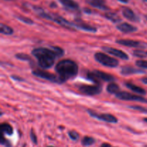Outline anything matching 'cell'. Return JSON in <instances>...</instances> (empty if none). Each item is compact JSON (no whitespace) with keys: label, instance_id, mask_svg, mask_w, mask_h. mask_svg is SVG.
Returning a JSON list of instances; mask_svg holds the SVG:
<instances>
[{"label":"cell","instance_id":"cell-19","mask_svg":"<svg viewBox=\"0 0 147 147\" xmlns=\"http://www.w3.org/2000/svg\"><path fill=\"white\" fill-rule=\"evenodd\" d=\"M1 130L2 133L11 136L13 134V128L10 124L7 123H1Z\"/></svg>","mask_w":147,"mask_h":147},{"label":"cell","instance_id":"cell-24","mask_svg":"<svg viewBox=\"0 0 147 147\" xmlns=\"http://www.w3.org/2000/svg\"><path fill=\"white\" fill-rule=\"evenodd\" d=\"M16 18L17 19L20 21L22 22L25 23V24H34V22H33L32 20H31L30 18H28L27 17H24V16H22V15H17L16 16Z\"/></svg>","mask_w":147,"mask_h":147},{"label":"cell","instance_id":"cell-15","mask_svg":"<svg viewBox=\"0 0 147 147\" xmlns=\"http://www.w3.org/2000/svg\"><path fill=\"white\" fill-rule=\"evenodd\" d=\"M33 10L34 11V12L37 14L38 16H40V17L43 19H45L47 20H51L53 18V14L51 13L47 12L46 11H45L42 7H37V6H34L33 7Z\"/></svg>","mask_w":147,"mask_h":147},{"label":"cell","instance_id":"cell-30","mask_svg":"<svg viewBox=\"0 0 147 147\" xmlns=\"http://www.w3.org/2000/svg\"><path fill=\"white\" fill-rule=\"evenodd\" d=\"M30 139H31L32 142L34 144H37V136H36L35 133L33 131V130H31L30 134Z\"/></svg>","mask_w":147,"mask_h":147},{"label":"cell","instance_id":"cell-34","mask_svg":"<svg viewBox=\"0 0 147 147\" xmlns=\"http://www.w3.org/2000/svg\"><path fill=\"white\" fill-rule=\"evenodd\" d=\"M142 83H144V84L147 85V77L143 78L142 79Z\"/></svg>","mask_w":147,"mask_h":147},{"label":"cell","instance_id":"cell-14","mask_svg":"<svg viewBox=\"0 0 147 147\" xmlns=\"http://www.w3.org/2000/svg\"><path fill=\"white\" fill-rule=\"evenodd\" d=\"M144 70H140V69H136L131 66L126 65L123 66L121 70V73L123 76H130V75L139 74V73H144Z\"/></svg>","mask_w":147,"mask_h":147},{"label":"cell","instance_id":"cell-12","mask_svg":"<svg viewBox=\"0 0 147 147\" xmlns=\"http://www.w3.org/2000/svg\"><path fill=\"white\" fill-rule=\"evenodd\" d=\"M122 14H123V17L125 18H126L127 20H129V21L131 22H139V18L136 14H135L134 11L130 9L129 7H124L122 8Z\"/></svg>","mask_w":147,"mask_h":147},{"label":"cell","instance_id":"cell-3","mask_svg":"<svg viewBox=\"0 0 147 147\" xmlns=\"http://www.w3.org/2000/svg\"><path fill=\"white\" fill-rule=\"evenodd\" d=\"M88 78L90 79L93 83H98V84L100 81L112 82L115 80L114 77L113 76L108 74L105 72L100 71V70H93V71L88 72Z\"/></svg>","mask_w":147,"mask_h":147},{"label":"cell","instance_id":"cell-27","mask_svg":"<svg viewBox=\"0 0 147 147\" xmlns=\"http://www.w3.org/2000/svg\"><path fill=\"white\" fill-rule=\"evenodd\" d=\"M133 55L135 57H140V58H144L147 56L146 52L142 51V50H135V51H134Z\"/></svg>","mask_w":147,"mask_h":147},{"label":"cell","instance_id":"cell-38","mask_svg":"<svg viewBox=\"0 0 147 147\" xmlns=\"http://www.w3.org/2000/svg\"><path fill=\"white\" fill-rule=\"evenodd\" d=\"M47 147H54V146H47Z\"/></svg>","mask_w":147,"mask_h":147},{"label":"cell","instance_id":"cell-7","mask_svg":"<svg viewBox=\"0 0 147 147\" xmlns=\"http://www.w3.org/2000/svg\"><path fill=\"white\" fill-rule=\"evenodd\" d=\"M32 73L34 76H37V77L45 79V80H49V81L50 82H53V83H61L59 77L56 76L55 75L53 74V73H49V72L45 71V70L37 69V70H33Z\"/></svg>","mask_w":147,"mask_h":147},{"label":"cell","instance_id":"cell-17","mask_svg":"<svg viewBox=\"0 0 147 147\" xmlns=\"http://www.w3.org/2000/svg\"><path fill=\"white\" fill-rule=\"evenodd\" d=\"M88 3L96 8L102 10H109V7L106 5V0H88Z\"/></svg>","mask_w":147,"mask_h":147},{"label":"cell","instance_id":"cell-1","mask_svg":"<svg viewBox=\"0 0 147 147\" xmlns=\"http://www.w3.org/2000/svg\"><path fill=\"white\" fill-rule=\"evenodd\" d=\"M32 54L37 60L38 64L42 68L48 69L54 65L55 59L59 57L53 47L50 48L37 47L32 51Z\"/></svg>","mask_w":147,"mask_h":147},{"label":"cell","instance_id":"cell-32","mask_svg":"<svg viewBox=\"0 0 147 147\" xmlns=\"http://www.w3.org/2000/svg\"><path fill=\"white\" fill-rule=\"evenodd\" d=\"M11 78L13 79V80H17V81H24V79L22 78H20V77H19V76H12Z\"/></svg>","mask_w":147,"mask_h":147},{"label":"cell","instance_id":"cell-18","mask_svg":"<svg viewBox=\"0 0 147 147\" xmlns=\"http://www.w3.org/2000/svg\"><path fill=\"white\" fill-rule=\"evenodd\" d=\"M124 84H125V86L128 88L130 89V90H132V91L135 92V93H139V94H141V95L146 94V91H145L144 89L142 88H141V87H139V86H136V85L133 84V83H125Z\"/></svg>","mask_w":147,"mask_h":147},{"label":"cell","instance_id":"cell-16","mask_svg":"<svg viewBox=\"0 0 147 147\" xmlns=\"http://www.w3.org/2000/svg\"><path fill=\"white\" fill-rule=\"evenodd\" d=\"M66 9L73 11L79 9V4L74 0H58Z\"/></svg>","mask_w":147,"mask_h":147},{"label":"cell","instance_id":"cell-36","mask_svg":"<svg viewBox=\"0 0 147 147\" xmlns=\"http://www.w3.org/2000/svg\"><path fill=\"white\" fill-rule=\"evenodd\" d=\"M144 121L147 123V118H145V119H144Z\"/></svg>","mask_w":147,"mask_h":147},{"label":"cell","instance_id":"cell-23","mask_svg":"<svg viewBox=\"0 0 147 147\" xmlns=\"http://www.w3.org/2000/svg\"><path fill=\"white\" fill-rule=\"evenodd\" d=\"M95 142H96L95 139L93 137H90V136H85L82 139V144L85 146H90V145L93 144Z\"/></svg>","mask_w":147,"mask_h":147},{"label":"cell","instance_id":"cell-28","mask_svg":"<svg viewBox=\"0 0 147 147\" xmlns=\"http://www.w3.org/2000/svg\"><path fill=\"white\" fill-rule=\"evenodd\" d=\"M136 65L139 67L143 69H147V61L144 60H139L136 62Z\"/></svg>","mask_w":147,"mask_h":147},{"label":"cell","instance_id":"cell-29","mask_svg":"<svg viewBox=\"0 0 147 147\" xmlns=\"http://www.w3.org/2000/svg\"><path fill=\"white\" fill-rule=\"evenodd\" d=\"M129 108H131V109H134V110L144 112V113H147V109L144 107H142V106H129Z\"/></svg>","mask_w":147,"mask_h":147},{"label":"cell","instance_id":"cell-25","mask_svg":"<svg viewBox=\"0 0 147 147\" xmlns=\"http://www.w3.org/2000/svg\"><path fill=\"white\" fill-rule=\"evenodd\" d=\"M15 57H17V59H19V60H24V61H29V60H31L30 56L24 54V53H19V54L16 55Z\"/></svg>","mask_w":147,"mask_h":147},{"label":"cell","instance_id":"cell-33","mask_svg":"<svg viewBox=\"0 0 147 147\" xmlns=\"http://www.w3.org/2000/svg\"><path fill=\"white\" fill-rule=\"evenodd\" d=\"M100 147H112V146H111V145L109 144L103 143V144H102L101 146H100Z\"/></svg>","mask_w":147,"mask_h":147},{"label":"cell","instance_id":"cell-41","mask_svg":"<svg viewBox=\"0 0 147 147\" xmlns=\"http://www.w3.org/2000/svg\"><path fill=\"white\" fill-rule=\"evenodd\" d=\"M146 55H147V52H146Z\"/></svg>","mask_w":147,"mask_h":147},{"label":"cell","instance_id":"cell-31","mask_svg":"<svg viewBox=\"0 0 147 147\" xmlns=\"http://www.w3.org/2000/svg\"><path fill=\"white\" fill-rule=\"evenodd\" d=\"M1 144L4 145V146L6 147H11V144L9 142L7 139H6L4 136H2L1 137Z\"/></svg>","mask_w":147,"mask_h":147},{"label":"cell","instance_id":"cell-11","mask_svg":"<svg viewBox=\"0 0 147 147\" xmlns=\"http://www.w3.org/2000/svg\"><path fill=\"white\" fill-rule=\"evenodd\" d=\"M73 27L76 29L89 32H97V29L96 27H93L88 24H86L84 22H82L80 20H76V22L73 23Z\"/></svg>","mask_w":147,"mask_h":147},{"label":"cell","instance_id":"cell-6","mask_svg":"<svg viewBox=\"0 0 147 147\" xmlns=\"http://www.w3.org/2000/svg\"><path fill=\"white\" fill-rule=\"evenodd\" d=\"M79 90L82 93L87 96H96L102 91V87L100 84L94 85H83L79 88Z\"/></svg>","mask_w":147,"mask_h":147},{"label":"cell","instance_id":"cell-22","mask_svg":"<svg viewBox=\"0 0 147 147\" xmlns=\"http://www.w3.org/2000/svg\"><path fill=\"white\" fill-rule=\"evenodd\" d=\"M107 91L111 94H117L119 92H120V88L116 83H111L107 86Z\"/></svg>","mask_w":147,"mask_h":147},{"label":"cell","instance_id":"cell-37","mask_svg":"<svg viewBox=\"0 0 147 147\" xmlns=\"http://www.w3.org/2000/svg\"><path fill=\"white\" fill-rule=\"evenodd\" d=\"M145 18H146V20H147V14H146V15H145Z\"/></svg>","mask_w":147,"mask_h":147},{"label":"cell","instance_id":"cell-8","mask_svg":"<svg viewBox=\"0 0 147 147\" xmlns=\"http://www.w3.org/2000/svg\"><path fill=\"white\" fill-rule=\"evenodd\" d=\"M116 96L117 98L123 100H134V101H139L142 103H147V99L142 96H137V95L131 94L128 92L120 91L116 94Z\"/></svg>","mask_w":147,"mask_h":147},{"label":"cell","instance_id":"cell-5","mask_svg":"<svg viewBox=\"0 0 147 147\" xmlns=\"http://www.w3.org/2000/svg\"><path fill=\"white\" fill-rule=\"evenodd\" d=\"M88 113H89V115L91 117L98 119L100 121L113 123H116L118 122L117 118L116 116H113L112 114H109V113H98L92 110H88Z\"/></svg>","mask_w":147,"mask_h":147},{"label":"cell","instance_id":"cell-4","mask_svg":"<svg viewBox=\"0 0 147 147\" xmlns=\"http://www.w3.org/2000/svg\"><path fill=\"white\" fill-rule=\"evenodd\" d=\"M98 63L106 67H116L119 65V61L113 57L107 55L103 53H96L94 55Z\"/></svg>","mask_w":147,"mask_h":147},{"label":"cell","instance_id":"cell-40","mask_svg":"<svg viewBox=\"0 0 147 147\" xmlns=\"http://www.w3.org/2000/svg\"><path fill=\"white\" fill-rule=\"evenodd\" d=\"M144 1H147V0H144Z\"/></svg>","mask_w":147,"mask_h":147},{"label":"cell","instance_id":"cell-26","mask_svg":"<svg viewBox=\"0 0 147 147\" xmlns=\"http://www.w3.org/2000/svg\"><path fill=\"white\" fill-rule=\"evenodd\" d=\"M68 135L70 139L73 141L78 140L79 138H80V135L76 131H70L68 132Z\"/></svg>","mask_w":147,"mask_h":147},{"label":"cell","instance_id":"cell-9","mask_svg":"<svg viewBox=\"0 0 147 147\" xmlns=\"http://www.w3.org/2000/svg\"><path fill=\"white\" fill-rule=\"evenodd\" d=\"M116 42L119 45L123 46H127L131 47H136V48H147V43L143 42L140 41H136V40H117Z\"/></svg>","mask_w":147,"mask_h":147},{"label":"cell","instance_id":"cell-39","mask_svg":"<svg viewBox=\"0 0 147 147\" xmlns=\"http://www.w3.org/2000/svg\"><path fill=\"white\" fill-rule=\"evenodd\" d=\"M7 1H13V0H7Z\"/></svg>","mask_w":147,"mask_h":147},{"label":"cell","instance_id":"cell-35","mask_svg":"<svg viewBox=\"0 0 147 147\" xmlns=\"http://www.w3.org/2000/svg\"><path fill=\"white\" fill-rule=\"evenodd\" d=\"M119 1H121V2L123 3H127L128 1H129V0H119Z\"/></svg>","mask_w":147,"mask_h":147},{"label":"cell","instance_id":"cell-21","mask_svg":"<svg viewBox=\"0 0 147 147\" xmlns=\"http://www.w3.org/2000/svg\"><path fill=\"white\" fill-rule=\"evenodd\" d=\"M104 17L106 19H108L110 21L113 22V23H117L121 22V18L119 17V15L116 14V13L113 12H107L104 14Z\"/></svg>","mask_w":147,"mask_h":147},{"label":"cell","instance_id":"cell-10","mask_svg":"<svg viewBox=\"0 0 147 147\" xmlns=\"http://www.w3.org/2000/svg\"><path fill=\"white\" fill-rule=\"evenodd\" d=\"M102 49H103V51L106 52V53H109L112 55L119 57L122 60H129V55L126 53H125L124 52L119 50V49L113 48V47H103Z\"/></svg>","mask_w":147,"mask_h":147},{"label":"cell","instance_id":"cell-20","mask_svg":"<svg viewBox=\"0 0 147 147\" xmlns=\"http://www.w3.org/2000/svg\"><path fill=\"white\" fill-rule=\"evenodd\" d=\"M0 32L1 34L10 35V34H12L14 33V30L9 26L1 23V24H0Z\"/></svg>","mask_w":147,"mask_h":147},{"label":"cell","instance_id":"cell-2","mask_svg":"<svg viewBox=\"0 0 147 147\" xmlns=\"http://www.w3.org/2000/svg\"><path fill=\"white\" fill-rule=\"evenodd\" d=\"M55 71L61 83L73 78L78 73V66L76 62L65 59L60 60L55 66Z\"/></svg>","mask_w":147,"mask_h":147},{"label":"cell","instance_id":"cell-13","mask_svg":"<svg viewBox=\"0 0 147 147\" xmlns=\"http://www.w3.org/2000/svg\"><path fill=\"white\" fill-rule=\"evenodd\" d=\"M116 28L119 31L121 32L126 33V34H127V33L134 32L137 31L138 30V28L126 22L120 23V24L116 26Z\"/></svg>","mask_w":147,"mask_h":147}]
</instances>
